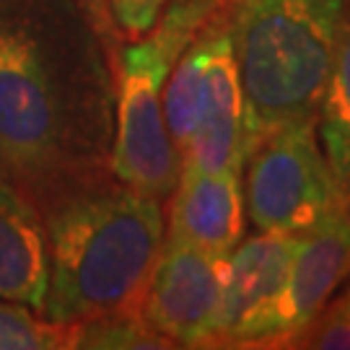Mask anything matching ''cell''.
Wrapping results in <instances>:
<instances>
[{"mask_svg":"<svg viewBox=\"0 0 350 350\" xmlns=\"http://www.w3.org/2000/svg\"><path fill=\"white\" fill-rule=\"evenodd\" d=\"M114 63L75 0H0V179L42 208L109 169Z\"/></svg>","mask_w":350,"mask_h":350,"instance_id":"1","label":"cell"},{"mask_svg":"<svg viewBox=\"0 0 350 350\" xmlns=\"http://www.w3.org/2000/svg\"><path fill=\"white\" fill-rule=\"evenodd\" d=\"M39 215L50 270L44 317L83 322L138 304L166 239L161 200L104 172L55 195Z\"/></svg>","mask_w":350,"mask_h":350,"instance_id":"2","label":"cell"},{"mask_svg":"<svg viewBox=\"0 0 350 350\" xmlns=\"http://www.w3.org/2000/svg\"><path fill=\"white\" fill-rule=\"evenodd\" d=\"M342 0H237L228 31L250 150L273 130L319 117Z\"/></svg>","mask_w":350,"mask_h":350,"instance_id":"3","label":"cell"},{"mask_svg":"<svg viewBox=\"0 0 350 350\" xmlns=\"http://www.w3.org/2000/svg\"><path fill=\"white\" fill-rule=\"evenodd\" d=\"M228 21L231 13L213 18L163 83V120L179 172H241L247 161L244 94Z\"/></svg>","mask_w":350,"mask_h":350,"instance_id":"4","label":"cell"},{"mask_svg":"<svg viewBox=\"0 0 350 350\" xmlns=\"http://www.w3.org/2000/svg\"><path fill=\"white\" fill-rule=\"evenodd\" d=\"M247 215L257 231L306 234L345 195L317 138V120L265 135L247 156Z\"/></svg>","mask_w":350,"mask_h":350,"instance_id":"5","label":"cell"},{"mask_svg":"<svg viewBox=\"0 0 350 350\" xmlns=\"http://www.w3.org/2000/svg\"><path fill=\"white\" fill-rule=\"evenodd\" d=\"M228 257L166 241L138 299V309L174 348H211Z\"/></svg>","mask_w":350,"mask_h":350,"instance_id":"6","label":"cell"},{"mask_svg":"<svg viewBox=\"0 0 350 350\" xmlns=\"http://www.w3.org/2000/svg\"><path fill=\"white\" fill-rule=\"evenodd\" d=\"M350 278V198L301 234L291 273L273 309L252 340V348H291L332 293Z\"/></svg>","mask_w":350,"mask_h":350,"instance_id":"7","label":"cell"},{"mask_svg":"<svg viewBox=\"0 0 350 350\" xmlns=\"http://www.w3.org/2000/svg\"><path fill=\"white\" fill-rule=\"evenodd\" d=\"M301 234L257 231L228 254L226 286L211 348H252V340L286 286Z\"/></svg>","mask_w":350,"mask_h":350,"instance_id":"8","label":"cell"},{"mask_svg":"<svg viewBox=\"0 0 350 350\" xmlns=\"http://www.w3.org/2000/svg\"><path fill=\"white\" fill-rule=\"evenodd\" d=\"M244 237L241 172H179L169 195L166 241L228 257Z\"/></svg>","mask_w":350,"mask_h":350,"instance_id":"9","label":"cell"},{"mask_svg":"<svg viewBox=\"0 0 350 350\" xmlns=\"http://www.w3.org/2000/svg\"><path fill=\"white\" fill-rule=\"evenodd\" d=\"M47 239L34 202L0 179V299L44 312Z\"/></svg>","mask_w":350,"mask_h":350,"instance_id":"10","label":"cell"},{"mask_svg":"<svg viewBox=\"0 0 350 350\" xmlns=\"http://www.w3.org/2000/svg\"><path fill=\"white\" fill-rule=\"evenodd\" d=\"M317 125L329 172L340 192L350 198V0H342L338 37Z\"/></svg>","mask_w":350,"mask_h":350,"instance_id":"11","label":"cell"},{"mask_svg":"<svg viewBox=\"0 0 350 350\" xmlns=\"http://www.w3.org/2000/svg\"><path fill=\"white\" fill-rule=\"evenodd\" d=\"M78 345V322H55L31 306L0 299V350H68Z\"/></svg>","mask_w":350,"mask_h":350,"instance_id":"12","label":"cell"},{"mask_svg":"<svg viewBox=\"0 0 350 350\" xmlns=\"http://www.w3.org/2000/svg\"><path fill=\"white\" fill-rule=\"evenodd\" d=\"M75 348L172 350L174 345L143 319L138 304H135V306L112 309V312L96 314V317L78 322V345Z\"/></svg>","mask_w":350,"mask_h":350,"instance_id":"13","label":"cell"},{"mask_svg":"<svg viewBox=\"0 0 350 350\" xmlns=\"http://www.w3.org/2000/svg\"><path fill=\"white\" fill-rule=\"evenodd\" d=\"M291 348L350 350V286L317 314V319L293 340Z\"/></svg>","mask_w":350,"mask_h":350,"instance_id":"14","label":"cell"},{"mask_svg":"<svg viewBox=\"0 0 350 350\" xmlns=\"http://www.w3.org/2000/svg\"><path fill=\"white\" fill-rule=\"evenodd\" d=\"M166 3L169 0H107L114 29L122 42H135L146 37L156 26Z\"/></svg>","mask_w":350,"mask_h":350,"instance_id":"15","label":"cell"},{"mask_svg":"<svg viewBox=\"0 0 350 350\" xmlns=\"http://www.w3.org/2000/svg\"><path fill=\"white\" fill-rule=\"evenodd\" d=\"M78 3V8L86 13V18L91 21V26L96 29V34L101 37L104 42V47L109 52V57H112V63H117V55H120V34H117V29H114V21L112 16H109V5H107V0H75Z\"/></svg>","mask_w":350,"mask_h":350,"instance_id":"16","label":"cell"}]
</instances>
